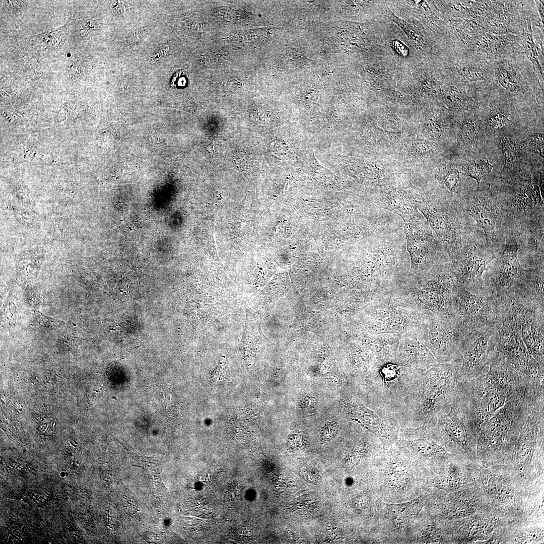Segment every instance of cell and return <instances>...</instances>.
<instances>
[{"label":"cell","mask_w":544,"mask_h":544,"mask_svg":"<svg viewBox=\"0 0 544 544\" xmlns=\"http://www.w3.org/2000/svg\"><path fill=\"white\" fill-rule=\"evenodd\" d=\"M460 364L414 368L403 407L395 420L399 429L427 422L452 400L460 381Z\"/></svg>","instance_id":"obj_1"},{"label":"cell","mask_w":544,"mask_h":544,"mask_svg":"<svg viewBox=\"0 0 544 544\" xmlns=\"http://www.w3.org/2000/svg\"><path fill=\"white\" fill-rule=\"evenodd\" d=\"M487 372L468 380H460L459 387L466 397L478 434L488 421L519 388L532 381L498 353Z\"/></svg>","instance_id":"obj_2"},{"label":"cell","mask_w":544,"mask_h":544,"mask_svg":"<svg viewBox=\"0 0 544 544\" xmlns=\"http://www.w3.org/2000/svg\"><path fill=\"white\" fill-rule=\"evenodd\" d=\"M543 398V388L533 382L517 389L480 430L477 440L479 453L494 456L510 451L530 407Z\"/></svg>","instance_id":"obj_3"},{"label":"cell","mask_w":544,"mask_h":544,"mask_svg":"<svg viewBox=\"0 0 544 544\" xmlns=\"http://www.w3.org/2000/svg\"><path fill=\"white\" fill-rule=\"evenodd\" d=\"M425 426L432 438L446 450L462 454H473L478 431L459 383L451 402Z\"/></svg>","instance_id":"obj_4"},{"label":"cell","mask_w":544,"mask_h":544,"mask_svg":"<svg viewBox=\"0 0 544 544\" xmlns=\"http://www.w3.org/2000/svg\"><path fill=\"white\" fill-rule=\"evenodd\" d=\"M381 363L365 379L364 391L373 410L397 426L395 420L403 407L414 368Z\"/></svg>","instance_id":"obj_5"},{"label":"cell","mask_w":544,"mask_h":544,"mask_svg":"<svg viewBox=\"0 0 544 544\" xmlns=\"http://www.w3.org/2000/svg\"><path fill=\"white\" fill-rule=\"evenodd\" d=\"M402 454L421 459L446 458V450L429 435L425 425L400 429L394 443Z\"/></svg>","instance_id":"obj_6"},{"label":"cell","mask_w":544,"mask_h":544,"mask_svg":"<svg viewBox=\"0 0 544 544\" xmlns=\"http://www.w3.org/2000/svg\"><path fill=\"white\" fill-rule=\"evenodd\" d=\"M346 401L347 411L355 421L366 427L382 443L383 448L395 443L399 428L391 420L364 406L356 397Z\"/></svg>","instance_id":"obj_7"},{"label":"cell","mask_w":544,"mask_h":544,"mask_svg":"<svg viewBox=\"0 0 544 544\" xmlns=\"http://www.w3.org/2000/svg\"><path fill=\"white\" fill-rule=\"evenodd\" d=\"M489 336L478 335L464 343L459 374L460 380L472 379L481 374L492 362L497 351Z\"/></svg>","instance_id":"obj_8"},{"label":"cell","mask_w":544,"mask_h":544,"mask_svg":"<svg viewBox=\"0 0 544 544\" xmlns=\"http://www.w3.org/2000/svg\"><path fill=\"white\" fill-rule=\"evenodd\" d=\"M469 214L484 230L488 241L496 236L500 226L502 211L499 206L487 196L486 190L478 192L468 208Z\"/></svg>","instance_id":"obj_9"},{"label":"cell","mask_w":544,"mask_h":544,"mask_svg":"<svg viewBox=\"0 0 544 544\" xmlns=\"http://www.w3.org/2000/svg\"><path fill=\"white\" fill-rule=\"evenodd\" d=\"M381 455L387 464L384 474L388 487L397 491L407 488L412 481V475L402 454L391 447L384 448Z\"/></svg>","instance_id":"obj_10"},{"label":"cell","mask_w":544,"mask_h":544,"mask_svg":"<svg viewBox=\"0 0 544 544\" xmlns=\"http://www.w3.org/2000/svg\"><path fill=\"white\" fill-rule=\"evenodd\" d=\"M518 249V238H509L498 260L496 280L498 285L502 288H509L517 276L519 265L517 256Z\"/></svg>","instance_id":"obj_11"},{"label":"cell","mask_w":544,"mask_h":544,"mask_svg":"<svg viewBox=\"0 0 544 544\" xmlns=\"http://www.w3.org/2000/svg\"><path fill=\"white\" fill-rule=\"evenodd\" d=\"M425 498L419 497L411 501L396 504H387L386 508L396 526L403 527L412 523L419 514Z\"/></svg>","instance_id":"obj_12"},{"label":"cell","mask_w":544,"mask_h":544,"mask_svg":"<svg viewBox=\"0 0 544 544\" xmlns=\"http://www.w3.org/2000/svg\"><path fill=\"white\" fill-rule=\"evenodd\" d=\"M495 76L498 83L504 88L511 91L520 89V76L517 69L508 60L498 63L495 69Z\"/></svg>","instance_id":"obj_13"},{"label":"cell","mask_w":544,"mask_h":544,"mask_svg":"<svg viewBox=\"0 0 544 544\" xmlns=\"http://www.w3.org/2000/svg\"><path fill=\"white\" fill-rule=\"evenodd\" d=\"M522 337L529 355L539 364L543 365V337L538 335L534 326L528 323L524 324Z\"/></svg>","instance_id":"obj_14"},{"label":"cell","mask_w":544,"mask_h":544,"mask_svg":"<svg viewBox=\"0 0 544 544\" xmlns=\"http://www.w3.org/2000/svg\"><path fill=\"white\" fill-rule=\"evenodd\" d=\"M487 261L483 255L474 252L468 254L463 260L461 274L466 281L480 279L486 269Z\"/></svg>","instance_id":"obj_15"},{"label":"cell","mask_w":544,"mask_h":544,"mask_svg":"<svg viewBox=\"0 0 544 544\" xmlns=\"http://www.w3.org/2000/svg\"><path fill=\"white\" fill-rule=\"evenodd\" d=\"M422 212L438 238L444 241H450L452 231L446 217L436 209L423 208Z\"/></svg>","instance_id":"obj_16"},{"label":"cell","mask_w":544,"mask_h":544,"mask_svg":"<svg viewBox=\"0 0 544 544\" xmlns=\"http://www.w3.org/2000/svg\"><path fill=\"white\" fill-rule=\"evenodd\" d=\"M523 42L526 53L533 63L535 69L543 77V70L538 60V52L533 39L531 24L526 22L523 29Z\"/></svg>","instance_id":"obj_17"},{"label":"cell","mask_w":544,"mask_h":544,"mask_svg":"<svg viewBox=\"0 0 544 544\" xmlns=\"http://www.w3.org/2000/svg\"><path fill=\"white\" fill-rule=\"evenodd\" d=\"M483 302L479 297L463 290L461 294L460 311L464 316H473L482 310Z\"/></svg>","instance_id":"obj_18"},{"label":"cell","mask_w":544,"mask_h":544,"mask_svg":"<svg viewBox=\"0 0 544 544\" xmlns=\"http://www.w3.org/2000/svg\"><path fill=\"white\" fill-rule=\"evenodd\" d=\"M493 166L489 163L488 160H480L477 163L474 160L469 161L463 169L462 173L475 179L478 183V188L481 180L486 175L490 174Z\"/></svg>","instance_id":"obj_19"},{"label":"cell","mask_w":544,"mask_h":544,"mask_svg":"<svg viewBox=\"0 0 544 544\" xmlns=\"http://www.w3.org/2000/svg\"><path fill=\"white\" fill-rule=\"evenodd\" d=\"M390 15L393 19V20L405 32L407 35L409 39L412 42V43L420 48L423 47L424 41L417 30L407 23L405 21L399 19L397 16L394 15L392 12H390Z\"/></svg>","instance_id":"obj_20"},{"label":"cell","mask_w":544,"mask_h":544,"mask_svg":"<svg viewBox=\"0 0 544 544\" xmlns=\"http://www.w3.org/2000/svg\"><path fill=\"white\" fill-rule=\"evenodd\" d=\"M477 131L473 122L466 121L462 124L460 136L461 140L465 144H471L477 139Z\"/></svg>","instance_id":"obj_21"},{"label":"cell","mask_w":544,"mask_h":544,"mask_svg":"<svg viewBox=\"0 0 544 544\" xmlns=\"http://www.w3.org/2000/svg\"><path fill=\"white\" fill-rule=\"evenodd\" d=\"M438 176L448 189L453 192L459 180V172L455 170H450L443 172Z\"/></svg>","instance_id":"obj_22"},{"label":"cell","mask_w":544,"mask_h":544,"mask_svg":"<svg viewBox=\"0 0 544 544\" xmlns=\"http://www.w3.org/2000/svg\"><path fill=\"white\" fill-rule=\"evenodd\" d=\"M461 74L470 81L483 80L485 76L482 69L474 64L465 65L461 69Z\"/></svg>","instance_id":"obj_23"},{"label":"cell","mask_w":544,"mask_h":544,"mask_svg":"<svg viewBox=\"0 0 544 544\" xmlns=\"http://www.w3.org/2000/svg\"><path fill=\"white\" fill-rule=\"evenodd\" d=\"M500 142L504 151L505 165L510 166L512 164L516 155L515 144L512 140L506 137H501Z\"/></svg>","instance_id":"obj_24"},{"label":"cell","mask_w":544,"mask_h":544,"mask_svg":"<svg viewBox=\"0 0 544 544\" xmlns=\"http://www.w3.org/2000/svg\"><path fill=\"white\" fill-rule=\"evenodd\" d=\"M35 312L36 321L39 322L37 323L42 325V327L45 329H51L55 326L64 323H62L63 322L46 316L39 311H35Z\"/></svg>","instance_id":"obj_25"},{"label":"cell","mask_w":544,"mask_h":544,"mask_svg":"<svg viewBox=\"0 0 544 544\" xmlns=\"http://www.w3.org/2000/svg\"><path fill=\"white\" fill-rule=\"evenodd\" d=\"M508 119L506 115L501 112L493 113L489 118L490 125L495 128H498L506 124Z\"/></svg>","instance_id":"obj_26"},{"label":"cell","mask_w":544,"mask_h":544,"mask_svg":"<svg viewBox=\"0 0 544 544\" xmlns=\"http://www.w3.org/2000/svg\"><path fill=\"white\" fill-rule=\"evenodd\" d=\"M391 46L396 53L402 56H406L409 54V48L400 41L397 40L392 41Z\"/></svg>","instance_id":"obj_27"},{"label":"cell","mask_w":544,"mask_h":544,"mask_svg":"<svg viewBox=\"0 0 544 544\" xmlns=\"http://www.w3.org/2000/svg\"><path fill=\"white\" fill-rule=\"evenodd\" d=\"M533 140L535 147L539 152L540 154L541 155L543 153V139L542 135L539 134L534 135ZM542 155H543L542 154Z\"/></svg>","instance_id":"obj_28"},{"label":"cell","mask_w":544,"mask_h":544,"mask_svg":"<svg viewBox=\"0 0 544 544\" xmlns=\"http://www.w3.org/2000/svg\"><path fill=\"white\" fill-rule=\"evenodd\" d=\"M536 6L538 9V12L540 18V24L543 27V1H535Z\"/></svg>","instance_id":"obj_29"}]
</instances>
